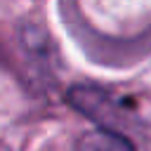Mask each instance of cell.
<instances>
[{
	"label": "cell",
	"instance_id": "1",
	"mask_svg": "<svg viewBox=\"0 0 151 151\" xmlns=\"http://www.w3.org/2000/svg\"><path fill=\"white\" fill-rule=\"evenodd\" d=\"M73 151H137V149L123 132H116L111 127L109 130L97 127V130L80 134L76 139Z\"/></svg>",
	"mask_w": 151,
	"mask_h": 151
}]
</instances>
